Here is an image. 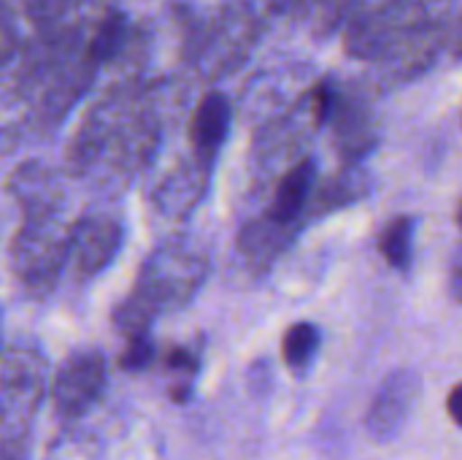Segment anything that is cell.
I'll use <instances>...</instances> for the list:
<instances>
[{"mask_svg": "<svg viewBox=\"0 0 462 460\" xmlns=\"http://www.w3.org/2000/svg\"><path fill=\"white\" fill-rule=\"evenodd\" d=\"M46 385L49 363L38 344L14 342L0 355V439H30Z\"/></svg>", "mask_w": 462, "mask_h": 460, "instance_id": "1", "label": "cell"}, {"mask_svg": "<svg viewBox=\"0 0 462 460\" xmlns=\"http://www.w3.org/2000/svg\"><path fill=\"white\" fill-rule=\"evenodd\" d=\"M68 263V228L54 217H24L11 244V271L30 298H43Z\"/></svg>", "mask_w": 462, "mask_h": 460, "instance_id": "2", "label": "cell"}, {"mask_svg": "<svg viewBox=\"0 0 462 460\" xmlns=\"http://www.w3.org/2000/svg\"><path fill=\"white\" fill-rule=\"evenodd\" d=\"M203 277L200 260L181 247L157 249L141 268L133 298L146 306L154 317L165 309L181 306Z\"/></svg>", "mask_w": 462, "mask_h": 460, "instance_id": "3", "label": "cell"}, {"mask_svg": "<svg viewBox=\"0 0 462 460\" xmlns=\"http://www.w3.org/2000/svg\"><path fill=\"white\" fill-rule=\"evenodd\" d=\"M108 388V366L97 350L73 352L51 382V404L62 420H79L97 407Z\"/></svg>", "mask_w": 462, "mask_h": 460, "instance_id": "4", "label": "cell"}, {"mask_svg": "<svg viewBox=\"0 0 462 460\" xmlns=\"http://www.w3.org/2000/svg\"><path fill=\"white\" fill-rule=\"evenodd\" d=\"M122 225L108 214H84L68 228V263L79 279H92L108 268L122 247Z\"/></svg>", "mask_w": 462, "mask_h": 460, "instance_id": "5", "label": "cell"}, {"mask_svg": "<svg viewBox=\"0 0 462 460\" xmlns=\"http://www.w3.org/2000/svg\"><path fill=\"white\" fill-rule=\"evenodd\" d=\"M417 396H420V380L414 371L395 369L393 374H387L365 415L368 437L376 442H393L409 423Z\"/></svg>", "mask_w": 462, "mask_h": 460, "instance_id": "6", "label": "cell"}, {"mask_svg": "<svg viewBox=\"0 0 462 460\" xmlns=\"http://www.w3.org/2000/svg\"><path fill=\"white\" fill-rule=\"evenodd\" d=\"M5 190L24 217H54L62 206V182L57 171L41 160L19 163L8 174Z\"/></svg>", "mask_w": 462, "mask_h": 460, "instance_id": "7", "label": "cell"}, {"mask_svg": "<svg viewBox=\"0 0 462 460\" xmlns=\"http://www.w3.org/2000/svg\"><path fill=\"white\" fill-rule=\"evenodd\" d=\"M230 117L233 114H230V103L225 95L211 92L200 100V106L192 117V125H189L192 144L200 157L217 155V149L225 144L227 130H230Z\"/></svg>", "mask_w": 462, "mask_h": 460, "instance_id": "8", "label": "cell"}, {"mask_svg": "<svg viewBox=\"0 0 462 460\" xmlns=\"http://www.w3.org/2000/svg\"><path fill=\"white\" fill-rule=\"evenodd\" d=\"M314 184V163L311 160H300L295 168H290V174L282 179L279 190H276V201H273V220L279 222H290L300 214V209L306 206V198L311 192Z\"/></svg>", "mask_w": 462, "mask_h": 460, "instance_id": "9", "label": "cell"}, {"mask_svg": "<svg viewBox=\"0 0 462 460\" xmlns=\"http://www.w3.org/2000/svg\"><path fill=\"white\" fill-rule=\"evenodd\" d=\"M100 453L103 442L97 434L81 426H70L49 442L43 460H100Z\"/></svg>", "mask_w": 462, "mask_h": 460, "instance_id": "10", "label": "cell"}, {"mask_svg": "<svg viewBox=\"0 0 462 460\" xmlns=\"http://www.w3.org/2000/svg\"><path fill=\"white\" fill-rule=\"evenodd\" d=\"M319 344H322V333H319V328H317L314 323H295V325L284 333L282 358H284V363H287L292 371L303 374V371L311 366V361H314Z\"/></svg>", "mask_w": 462, "mask_h": 460, "instance_id": "11", "label": "cell"}, {"mask_svg": "<svg viewBox=\"0 0 462 460\" xmlns=\"http://www.w3.org/2000/svg\"><path fill=\"white\" fill-rule=\"evenodd\" d=\"M411 244H414V220L411 217H398L384 228L379 239V252L387 258L390 266L395 268H409L411 263Z\"/></svg>", "mask_w": 462, "mask_h": 460, "instance_id": "12", "label": "cell"}, {"mask_svg": "<svg viewBox=\"0 0 462 460\" xmlns=\"http://www.w3.org/2000/svg\"><path fill=\"white\" fill-rule=\"evenodd\" d=\"M127 41V19L122 14H111L100 22V27L95 30L87 54L92 57V62H108L116 57V52L125 46Z\"/></svg>", "mask_w": 462, "mask_h": 460, "instance_id": "13", "label": "cell"}, {"mask_svg": "<svg viewBox=\"0 0 462 460\" xmlns=\"http://www.w3.org/2000/svg\"><path fill=\"white\" fill-rule=\"evenodd\" d=\"M152 361H154V344H152V336L149 333L125 339V350L119 355V369L122 371L138 374V371L149 369Z\"/></svg>", "mask_w": 462, "mask_h": 460, "instance_id": "14", "label": "cell"}, {"mask_svg": "<svg viewBox=\"0 0 462 460\" xmlns=\"http://www.w3.org/2000/svg\"><path fill=\"white\" fill-rule=\"evenodd\" d=\"M447 412H449L452 423H455L457 428H462V382L452 388V393H449V399H447Z\"/></svg>", "mask_w": 462, "mask_h": 460, "instance_id": "15", "label": "cell"}, {"mask_svg": "<svg viewBox=\"0 0 462 460\" xmlns=\"http://www.w3.org/2000/svg\"><path fill=\"white\" fill-rule=\"evenodd\" d=\"M330 108H333V89L330 87H319V92H317V111H319V117L325 119L330 114Z\"/></svg>", "mask_w": 462, "mask_h": 460, "instance_id": "16", "label": "cell"}, {"mask_svg": "<svg viewBox=\"0 0 462 460\" xmlns=\"http://www.w3.org/2000/svg\"><path fill=\"white\" fill-rule=\"evenodd\" d=\"M11 43H14V35H11V24L0 22V60L11 54Z\"/></svg>", "mask_w": 462, "mask_h": 460, "instance_id": "17", "label": "cell"}, {"mask_svg": "<svg viewBox=\"0 0 462 460\" xmlns=\"http://www.w3.org/2000/svg\"><path fill=\"white\" fill-rule=\"evenodd\" d=\"M460 225H462V209H460Z\"/></svg>", "mask_w": 462, "mask_h": 460, "instance_id": "18", "label": "cell"}]
</instances>
